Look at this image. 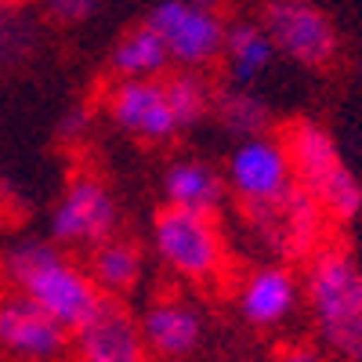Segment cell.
<instances>
[{
	"label": "cell",
	"mask_w": 362,
	"mask_h": 362,
	"mask_svg": "<svg viewBox=\"0 0 362 362\" xmlns=\"http://www.w3.org/2000/svg\"><path fill=\"white\" fill-rule=\"evenodd\" d=\"M214 80L192 69H170L145 80H112L102 95V119L131 141L170 145L210 119Z\"/></svg>",
	"instance_id": "obj_1"
},
{
	"label": "cell",
	"mask_w": 362,
	"mask_h": 362,
	"mask_svg": "<svg viewBox=\"0 0 362 362\" xmlns=\"http://www.w3.org/2000/svg\"><path fill=\"white\" fill-rule=\"evenodd\" d=\"M0 286L33 300L69 334L102 305L87 268L51 235H11L0 247Z\"/></svg>",
	"instance_id": "obj_2"
},
{
	"label": "cell",
	"mask_w": 362,
	"mask_h": 362,
	"mask_svg": "<svg viewBox=\"0 0 362 362\" xmlns=\"http://www.w3.org/2000/svg\"><path fill=\"white\" fill-rule=\"evenodd\" d=\"M300 293L319 355L362 362V264L344 247L326 243L300 268Z\"/></svg>",
	"instance_id": "obj_3"
},
{
	"label": "cell",
	"mask_w": 362,
	"mask_h": 362,
	"mask_svg": "<svg viewBox=\"0 0 362 362\" xmlns=\"http://www.w3.org/2000/svg\"><path fill=\"white\" fill-rule=\"evenodd\" d=\"M148 254L174 283L221 286L232 276V247L218 214L185 206H160L148 225Z\"/></svg>",
	"instance_id": "obj_4"
},
{
	"label": "cell",
	"mask_w": 362,
	"mask_h": 362,
	"mask_svg": "<svg viewBox=\"0 0 362 362\" xmlns=\"http://www.w3.org/2000/svg\"><path fill=\"white\" fill-rule=\"evenodd\" d=\"M290 153L293 185L305 189L334 225H348L362 214V181L341 160V148L322 124L315 119H293L279 131Z\"/></svg>",
	"instance_id": "obj_5"
},
{
	"label": "cell",
	"mask_w": 362,
	"mask_h": 362,
	"mask_svg": "<svg viewBox=\"0 0 362 362\" xmlns=\"http://www.w3.org/2000/svg\"><path fill=\"white\" fill-rule=\"evenodd\" d=\"M239 221H243V235L250 250L257 254V261L297 264V261H308L326 243H334L329 239V232H334L329 214L297 185L279 199L239 206Z\"/></svg>",
	"instance_id": "obj_6"
},
{
	"label": "cell",
	"mask_w": 362,
	"mask_h": 362,
	"mask_svg": "<svg viewBox=\"0 0 362 362\" xmlns=\"http://www.w3.org/2000/svg\"><path fill=\"white\" fill-rule=\"evenodd\" d=\"M119 225H124L119 199L109 181L98 177L95 170L73 174L47 210V235L73 254H80V250L87 254L102 239L116 235Z\"/></svg>",
	"instance_id": "obj_7"
},
{
	"label": "cell",
	"mask_w": 362,
	"mask_h": 362,
	"mask_svg": "<svg viewBox=\"0 0 362 362\" xmlns=\"http://www.w3.org/2000/svg\"><path fill=\"white\" fill-rule=\"evenodd\" d=\"M145 22L163 40L170 69L206 73L218 66L228 29V18L218 0H160L148 8Z\"/></svg>",
	"instance_id": "obj_8"
},
{
	"label": "cell",
	"mask_w": 362,
	"mask_h": 362,
	"mask_svg": "<svg viewBox=\"0 0 362 362\" xmlns=\"http://www.w3.org/2000/svg\"><path fill=\"white\" fill-rule=\"evenodd\" d=\"M257 22L268 29L279 58L300 69H329L341 58V33L315 0H264Z\"/></svg>",
	"instance_id": "obj_9"
},
{
	"label": "cell",
	"mask_w": 362,
	"mask_h": 362,
	"mask_svg": "<svg viewBox=\"0 0 362 362\" xmlns=\"http://www.w3.org/2000/svg\"><path fill=\"white\" fill-rule=\"evenodd\" d=\"M225 189L239 206H257L268 199H279L293 189V167L286 141L276 131H261L250 138H235L228 156L221 163Z\"/></svg>",
	"instance_id": "obj_10"
},
{
	"label": "cell",
	"mask_w": 362,
	"mask_h": 362,
	"mask_svg": "<svg viewBox=\"0 0 362 362\" xmlns=\"http://www.w3.org/2000/svg\"><path fill=\"white\" fill-rule=\"evenodd\" d=\"M235 312L243 326L257 334H276L290 326L305 305L300 293V272L286 261H254L232 286Z\"/></svg>",
	"instance_id": "obj_11"
},
{
	"label": "cell",
	"mask_w": 362,
	"mask_h": 362,
	"mask_svg": "<svg viewBox=\"0 0 362 362\" xmlns=\"http://www.w3.org/2000/svg\"><path fill=\"white\" fill-rule=\"evenodd\" d=\"M138 329L148 358L156 362H185L199 355L206 341V315L199 308V300L189 293H156L148 297L138 312Z\"/></svg>",
	"instance_id": "obj_12"
},
{
	"label": "cell",
	"mask_w": 362,
	"mask_h": 362,
	"mask_svg": "<svg viewBox=\"0 0 362 362\" xmlns=\"http://www.w3.org/2000/svg\"><path fill=\"white\" fill-rule=\"evenodd\" d=\"M69 329L15 290H0V362H66Z\"/></svg>",
	"instance_id": "obj_13"
},
{
	"label": "cell",
	"mask_w": 362,
	"mask_h": 362,
	"mask_svg": "<svg viewBox=\"0 0 362 362\" xmlns=\"http://www.w3.org/2000/svg\"><path fill=\"white\" fill-rule=\"evenodd\" d=\"M69 358L73 362H148L138 315L116 297H102V305L90 312L69 334Z\"/></svg>",
	"instance_id": "obj_14"
},
{
	"label": "cell",
	"mask_w": 362,
	"mask_h": 362,
	"mask_svg": "<svg viewBox=\"0 0 362 362\" xmlns=\"http://www.w3.org/2000/svg\"><path fill=\"white\" fill-rule=\"evenodd\" d=\"M160 192L167 206H185V210H203V214H221L228 199L225 174L218 163L203 156H174L163 163L160 174Z\"/></svg>",
	"instance_id": "obj_15"
},
{
	"label": "cell",
	"mask_w": 362,
	"mask_h": 362,
	"mask_svg": "<svg viewBox=\"0 0 362 362\" xmlns=\"http://www.w3.org/2000/svg\"><path fill=\"white\" fill-rule=\"evenodd\" d=\"M276 62H279L276 44H272L268 29L257 18H228L221 58H218V66L225 69L228 83L254 87V83H261L272 73Z\"/></svg>",
	"instance_id": "obj_16"
},
{
	"label": "cell",
	"mask_w": 362,
	"mask_h": 362,
	"mask_svg": "<svg viewBox=\"0 0 362 362\" xmlns=\"http://www.w3.org/2000/svg\"><path fill=\"white\" fill-rule=\"evenodd\" d=\"M87 276L98 286L102 297L127 300L145 279V250L127 235H109L98 247L87 250Z\"/></svg>",
	"instance_id": "obj_17"
},
{
	"label": "cell",
	"mask_w": 362,
	"mask_h": 362,
	"mask_svg": "<svg viewBox=\"0 0 362 362\" xmlns=\"http://www.w3.org/2000/svg\"><path fill=\"white\" fill-rule=\"evenodd\" d=\"M105 69L112 80H145V76H163L170 73V54L156 29L145 18L138 25H127L105 54Z\"/></svg>",
	"instance_id": "obj_18"
},
{
	"label": "cell",
	"mask_w": 362,
	"mask_h": 362,
	"mask_svg": "<svg viewBox=\"0 0 362 362\" xmlns=\"http://www.w3.org/2000/svg\"><path fill=\"white\" fill-rule=\"evenodd\" d=\"M210 119L235 141V138H250L261 131H272V109L257 95L254 87H239L225 83L214 87V105H210Z\"/></svg>",
	"instance_id": "obj_19"
},
{
	"label": "cell",
	"mask_w": 362,
	"mask_h": 362,
	"mask_svg": "<svg viewBox=\"0 0 362 362\" xmlns=\"http://www.w3.org/2000/svg\"><path fill=\"white\" fill-rule=\"evenodd\" d=\"M37 11L18 0H0V69L25 62L37 51Z\"/></svg>",
	"instance_id": "obj_20"
},
{
	"label": "cell",
	"mask_w": 362,
	"mask_h": 362,
	"mask_svg": "<svg viewBox=\"0 0 362 362\" xmlns=\"http://www.w3.org/2000/svg\"><path fill=\"white\" fill-rule=\"evenodd\" d=\"M29 8L37 11V18L62 25V29H76L95 22L105 8V0H29Z\"/></svg>",
	"instance_id": "obj_21"
},
{
	"label": "cell",
	"mask_w": 362,
	"mask_h": 362,
	"mask_svg": "<svg viewBox=\"0 0 362 362\" xmlns=\"http://www.w3.org/2000/svg\"><path fill=\"white\" fill-rule=\"evenodd\" d=\"M312 355H315V351H286L279 362H312Z\"/></svg>",
	"instance_id": "obj_22"
},
{
	"label": "cell",
	"mask_w": 362,
	"mask_h": 362,
	"mask_svg": "<svg viewBox=\"0 0 362 362\" xmlns=\"http://www.w3.org/2000/svg\"><path fill=\"white\" fill-rule=\"evenodd\" d=\"M312 362H334V358H322V355L315 351V355H312Z\"/></svg>",
	"instance_id": "obj_23"
},
{
	"label": "cell",
	"mask_w": 362,
	"mask_h": 362,
	"mask_svg": "<svg viewBox=\"0 0 362 362\" xmlns=\"http://www.w3.org/2000/svg\"><path fill=\"white\" fill-rule=\"evenodd\" d=\"M358 73H362V58H358Z\"/></svg>",
	"instance_id": "obj_24"
}]
</instances>
